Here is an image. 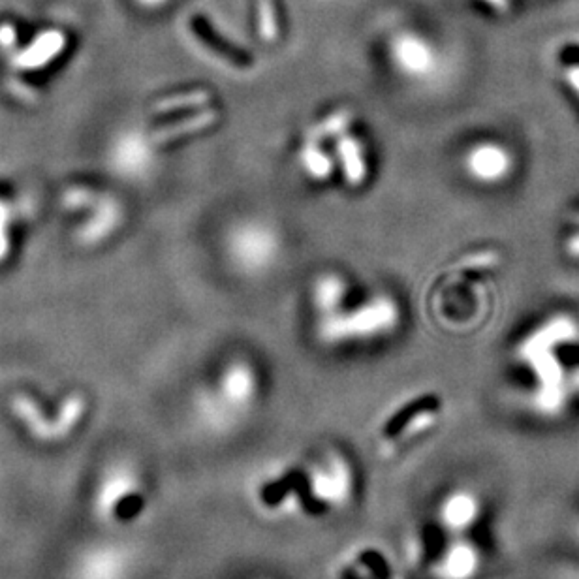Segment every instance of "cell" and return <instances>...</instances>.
<instances>
[{
  "mask_svg": "<svg viewBox=\"0 0 579 579\" xmlns=\"http://www.w3.org/2000/svg\"><path fill=\"white\" fill-rule=\"evenodd\" d=\"M292 514L324 519L345 512L360 493V472L350 454L328 448L299 463Z\"/></svg>",
  "mask_w": 579,
  "mask_h": 579,
  "instance_id": "cell-1",
  "label": "cell"
},
{
  "mask_svg": "<svg viewBox=\"0 0 579 579\" xmlns=\"http://www.w3.org/2000/svg\"><path fill=\"white\" fill-rule=\"evenodd\" d=\"M151 489L145 474L132 461H117L104 470L93 497V510L111 527H130L147 516Z\"/></svg>",
  "mask_w": 579,
  "mask_h": 579,
  "instance_id": "cell-2",
  "label": "cell"
},
{
  "mask_svg": "<svg viewBox=\"0 0 579 579\" xmlns=\"http://www.w3.org/2000/svg\"><path fill=\"white\" fill-rule=\"evenodd\" d=\"M256 397L258 378L254 371L245 363H235L220 376L217 392L198 408L202 422L213 433L232 431L251 414Z\"/></svg>",
  "mask_w": 579,
  "mask_h": 579,
  "instance_id": "cell-3",
  "label": "cell"
},
{
  "mask_svg": "<svg viewBox=\"0 0 579 579\" xmlns=\"http://www.w3.org/2000/svg\"><path fill=\"white\" fill-rule=\"evenodd\" d=\"M397 324V307L388 298L375 299L371 305L361 307L356 313L337 316L326 322L322 335L329 341L375 337L390 331Z\"/></svg>",
  "mask_w": 579,
  "mask_h": 579,
  "instance_id": "cell-4",
  "label": "cell"
},
{
  "mask_svg": "<svg viewBox=\"0 0 579 579\" xmlns=\"http://www.w3.org/2000/svg\"><path fill=\"white\" fill-rule=\"evenodd\" d=\"M134 566V548L123 542H106L81 557L78 579H130Z\"/></svg>",
  "mask_w": 579,
  "mask_h": 579,
  "instance_id": "cell-5",
  "label": "cell"
},
{
  "mask_svg": "<svg viewBox=\"0 0 579 579\" xmlns=\"http://www.w3.org/2000/svg\"><path fill=\"white\" fill-rule=\"evenodd\" d=\"M439 418V401L435 397H425L410 407L393 414L382 431V440L390 446L407 444L408 440L422 435Z\"/></svg>",
  "mask_w": 579,
  "mask_h": 579,
  "instance_id": "cell-6",
  "label": "cell"
},
{
  "mask_svg": "<svg viewBox=\"0 0 579 579\" xmlns=\"http://www.w3.org/2000/svg\"><path fill=\"white\" fill-rule=\"evenodd\" d=\"M467 172L482 183L504 181L514 170L512 153L499 143H480L465 158Z\"/></svg>",
  "mask_w": 579,
  "mask_h": 579,
  "instance_id": "cell-7",
  "label": "cell"
},
{
  "mask_svg": "<svg viewBox=\"0 0 579 579\" xmlns=\"http://www.w3.org/2000/svg\"><path fill=\"white\" fill-rule=\"evenodd\" d=\"M476 516H478V504L470 493H463V491L446 495L437 506L439 531H446V533L469 529L470 525L476 521Z\"/></svg>",
  "mask_w": 579,
  "mask_h": 579,
  "instance_id": "cell-8",
  "label": "cell"
},
{
  "mask_svg": "<svg viewBox=\"0 0 579 579\" xmlns=\"http://www.w3.org/2000/svg\"><path fill=\"white\" fill-rule=\"evenodd\" d=\"M217 121H219V111L205 110L202 113L192 115V117H187V119H181V121H177L173 125L158 128L157 132H153L151 141L155 145H160V143H166V141L177 140L181 136H187V134H194V132L209 128V126L215 125Z\"/></svg>",
  "mask_w": 579,
  "mask_h": 579,
  "instance_id": "cell-9",
  "label": "cell"
},
{
  "mask_svg": "<svg viewBox=\"0 0 579 579\" xmlns=\"http://www.w3.org/2000/svg\"><path fill=\"white\" fill-rule=\"evenodd\" d=\"M192 29L196 32V36H198L204 44L211 47V49H215L220 57H224V59H228V61H232L234 64H239V66H251V57H249L247 53L235 49L234 46L226 44V42L220 38L219 34L213 32V29L207 25V21L202 19V17H194V19H192Z\"/></svg>",
  "mask_w": 579,
  "mask_h": 579,
  "instance_id": "cell-10",
  "label": "cell"
},
{
  "mask_svg": "<svg viewBox=\"0 0 579 579\" xmlns=\"http://www.w3.org/2000/svg\"><path fill=\"white\" fill-rule=\"evenodd\" d=\"M339 157L343 160V168H345L346 181L352 187H360L363 179L367 177V166L361 157V147L358 141L354 140L352 136H343L339 140Z\"/></svg>",
  "mask_w": 579,
  "mask_h": 579,
  "instance_id": "cell-11",
  "label": "cell"
},
{
  "mask_svg": "<svg viewBox=\"0 0 579 579\" xmlns=\"http://www.w3.org/2000/svg\"><path fill=\"white\" fill-rule=\"evenodd\" d=\"M354 119V113L350 110L335 111L333 115H329L328 119H324L322 123L314 125L305 140L309 143H318V141L328 140L331 136H339L341 132H345L346 128L350 126Z\"/></svg>",
  "mask_w": 579,
  "mask_h": 579,
  "instance_id": "cell-12",
  "label": "cell"
},
{
  "mask_svg": "<svg viewBox=\"0 0 579 579\" xmlns=\"http://www.w3.org/2000/svg\"><path fill=\"white\" fill-rule=\"evenodd\" d=\"M345 294V284L339 279V277H324L322 281H318L316 284V305L324 311H333L339 307L341 303V298Z\"/></svg>",
  "mask_w": 579,
  "mask_h": 579,
  "instance_id": "cell-13",
  "label": "cell"
},
{
  "mask_svg": "<svg viewBox=\"0 0 579 579\" xmlns=\"http://www.w3.org/2000/svg\"><path fill=\"white\" fill-rule=\"evenodd\" d=\"M211 94L207 91H192V93L179 94V96H170L166 100H160L157 106L153 108L155 113H170V111L190 110V108H200L209 104Z\"/></svg>",
  "mask_w": 579,
  "mask_h": 579,
  "instance_id": "cell-14",
  "label": "cell"
},
{
  "mask_svg": "<svg viewBox=\"0 0 579 579\" xmlns=\"http://www.w3.org/2000/svg\"><path fill=\"white\" fill-rule=\"evenodd\" d=\"M258 31L266 42H275L279 36V21L273 0H258Z\"/></svg>",
  "mask_w": 579,
  "mask_h": 579,
  "instance_id": "cell-15",
  "label": "cell"
},
{
  "mask_svg": "<svg viewBox=\"0 0 579 579\" xmlns=\"http://www.w3.org/2000/svg\"><path fill=\"white\" fill-rule=\"evenodd\" d=\"M301 160H303L307 172L311 173L316 179H326L329 173H331V170H333L329 157H326L322 151H318L313 145H309V147L303 151Z\"/></svg>",
  "mask_w": 579,
  "mask_h": 579,
  "instance_id": "cell-16",
  "label": "cell"
},
{
  "mask_svg": "<svg viewBox=\"0 0 579 579\" xmlns=\"http://www.w3.org/2000/svg\"><path fill=\"white\" fill-rule=\"evenodd\" d=\"M564 251H566V254H568L572 260H579V217L574 232L568 235V239H566Z\"/></svg>",
  "mask_w": 579,
  "mask_h": 579,
  "instance_id": "cell-17",
  "label": "cell"
},
{
  "mask_svg": "<svg viewBox=\"0 0 579 579\" xmlns=\"http://www.w3.org/2000/svg\"><path fill=\"white\" fill-rule=\"evenodd\" d=\"M564 81L574 91L579 100V63L572 64L564 70Z\"/></svg>",
  "mask_w": 579,
  "mask_h": 579,
  "instance_id": "cell-18",
  "label": "cell"
},
{
  "mask_svg": "<svg viewBox=\"0 0 579 579\" xmlns=\"http://www.w3.org/2000/svg\"><path fill=\"white\" fill-rule=\"evenodd\" d=\"M491 8H495L497 12H508L510 10V0H486Z\"/></svg>",
  "mask_w": 579,
  "mask_h": 579,
  "instance_id": "cell-19",
  "label": "cell"
},
{
  "mask_svg": "<svg viewBox=\"0 0 579 579\" xmlns=\"http://www.w3.org/2000/svg\"><path fill=\"white\" fill-rule=\"evenodd\" d=\"M251 579H273V578H269V576H256V578Z\"/></svg>",
  "mask_w": 579,
  "mask_h": 579,
  "instance_id": "cell-20",
  "label": "cell"
}]
</instances>
